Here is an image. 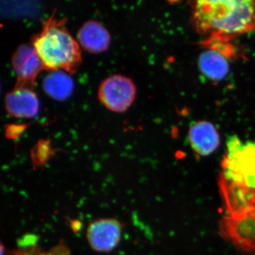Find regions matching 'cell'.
<instances>
[{"mask_svg": "<svg viewBox=\"0 0 255 255\" xmlns=\"http://www.w3.org/2000/svg\"><path fill=\"white\" fill-rule=\"evenodd\" d=\"M194 27L216 38L242 34L255 28V1H198L193 6Z\"/></svg>", "mask_w": 255, "mask_h": 255, "instance_id": "obj_1", "label": "cell"}, {"mask_svg": "<svg viewBox=\"0 0 255 255\" xmlns=\"http://www.w3.org/2000/svg\"><path fill=\"white\" fill-rule=\"evenodd\" d=\"M33 48L41 60L43 68L63 70L73 73L81 63L78 42L59 23L51 20L35 37Z\"/></svg>", "mask_w": 255, "mask_h": 255, "instance_id": "obj_2", "label": "cell"}, {"mask_svg": "<svg viewBox=\"0 0 255 255\" xmlns=\"http://www.w3.org/2000/svg\"><path fill=\"white\" fill-rule=\"evenodd\" d=\"M226 146L220 174L228 180L255 189V142H243L237 135H231Z\"/></svg>", "mask_w": 255, "mask_h": 255, "instance_id": "obj_3", "label": "cell"}, {"mask_svg": "<svg viewBox=\"0 0 255 255\" xmlns=\"http://www.w3.org/2000/svg\"><path fill=\"white\" fill-rule=\"evenodd\" d=\"M219 233L243 255H255V212L239 217L223 216Z\"/></svg>", "mask_w": 255, "mask_h": 255, "instance_id": "obj_4", "label": "cell"}, {"mask_svg": "<svg viewBox=\"0 0 255 255\" xmlns=\"http://www.w3.org/2000/svg\"><path fill=\"white\" fill-rule=\"evenodd\" d=\"M135 85L122 75L105 79L99 88L98 97L102 105L114 112H124L132 105L135 97Z\"/></svg>", "mask_w": 255, "mask_h": 255, "instance_id": "obj_5", "label": "cell"}, {"mask_svg": "<svg viewBox=\"0 0 255 255\" xmlns=\"http://www.w3.org/2000/svg\"><path fill=\"white\" fill-rule=\"evenodd\" d=\"M219 185L228 216L239 217L255 212V189L228 180L219 174Z\"/></svg>", "mask_w": 255, "mask_h": 255, "instance_id": "obj_6", "label": "cell"}, {"mask_svg": "<svg viewBox=\"0 0 255 255\" xmlns=\"http://www.w3.org/2000/svg\"><path fill=\"white\" fill-rule=\"evenodd\" d=\"M122 225L117 220L102 219L90 223L87 229V240L92 249L101 253L114 250L119 244Z\"/></svg>", "mask_w": 255, "mask_h": 255, "instance_id": "obj_7", "label": "cell"}, {"mask_svg": "<svg viewBox=\"0 0 255 255\" xmlns=\"http://www.w3.org/2000/svg\"><path fill=\"white\" fill-rule=\"evenodd\" d=\"M11 65L17 75L18 86L33 85L38 74L43 68L36 50L31 46L18 47L13 55Z\"/></svg>", "mask_w": 255, "mask_h": 255, "instance_id": "obj_8", "label": "cell"}, {"mask_svg": "<svg viewBox=\"0 0 255 255\" xmlns=\"http://www.w3.org/2000/svg\"><path fill=\"white\" fill-rule=\"evenodd\" d=\"M10 116L15 118H33L39 110V102L35 92L26 87H16L5 98Z\"/></svg>", "mask_w": 255, "mask_h": 255, "instance_id": "obj_9", "label": "cell"}, {"mask_svg": "<svg viewBox=\"0 0 255 255\" xmlns=\"http://www.w3.org/2000/svg\"><path fill=\"white\" fill-rule=\"evenodd\" d=\"M189 140L193 150L202 156L211 155L220 144L219 132L212 124L206 121L196 122L191 126Z\"/></svg>", "mask_w": 255, "mask_h": 255, "instance_id": "obj_10", "label": "cell"}, {"mask_svg": "<svg viewBox=\"0 0 255 255\" xmlns=\"http://www.w3.org/2000/svg\"><path fill=\"white\" fill-rule=\"evenodd\" d=\"M78 38L82 48L92 53L105 51L110 45V33L98 21L84 23L79 30Z\"/></svg>", "mask_w": 255, "mask_h": 255, "instance_id": "obj_11", "label": "cell"}, {"mask_svg": "<svg viewBox=\"0 0 255 255\" xmlns=\"http://www.w3.org/2000/svg\"><path fill=\"white\" fill-rule=\"evenodd\" d=\"M228 56L221 50L209 47L199 55V66L201 73L214 81L223 80L229 72Z\"/></svg>", "mask_w": 255, "mask_h": 255, "instance_id": "obj_12", "label": "cell"}, {"mask_svg": "<svg viewBox=\"0 0 255 255\" xmlns=\"http://www.w3.org/2000/svg\"><path fill=\"white\" fill-rule=\"evenodd\" d=\"M43 89L51 98L62 102L73 93L74 82L66 72L52 70L43 79Z\"/></svg>", "mask_w": 255, "mask_h": 255, "instance_id": "obj_13", "label": "cell"}, {"mask_svg": "<svg viewBox=\"0 0 255 255\" xmlns=\"http://www.w3.org/2000/svg\"><path fill=\"white\" fill-rule=\"evenodd\" d=\"M11 255H46L44 253L37 250H24V251H20L15 252Z\"/></svg>", "mask_w": 255, "mask_h": 255, "instance_id": "obj_14", "label": "cell"}]
</instances>
